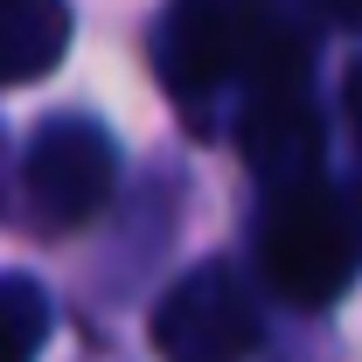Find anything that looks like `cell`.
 Segmentation results:
<instances>
[{"mask_svg":"<svg viewBox=\"0 0 362 362\" xmlns=\"http://www.w3.org/2000/svg\"><path fill=\"white\" fill-rule=\"evenodd\" d=\"M70 7L63 0H0V84H28L63 63Z\"/></svg>","mask_w":362,"mask_h":362,"instance_id":"cell-6","label":"cell"},{"mask_svg":"<svg viewBox=\"0 0 362 362\" xmlns=\"http://www.w3.org/2000/svg\"><path fill=\"white\" fill-rule=\"evenodd\" d=\"M160 77L202 126V98L230 84H251V98L293 90L307 77V42L293 35L279 0H175L160 21Z\"/></svg>","mask_w":362,"mask_h":362,"instance_id":"cell-1","label":"cell"},{"mask_svg":"<svg viewBox=\"0 0 362 362\" xmlns=\"http://www.w3.org/2000/svg\"><path fill=\"white\" fill-rule=\"evenodd\" d=\"M49 334V300L28 279H0V362H35Z\"/></svg>","mask_w":362,"mask_h":362,"instance_id":"cell-7","label":"cell"},{"mask_svg":"<svg viewBox=\"0 0 362 362\" xmlns=\"http://www.w3.org/2000/svg\"><path fill=\"white\" fill-rule=\"evenodd\" d=\"M244 160L265 175V188H286V181H314L320 175V119L314 105L293 90H258L251 105H244Z\"/></svg>","mask_w":362,"mask_h":362,"instance_id":"cell-5","label":"cell"},{"mask_svg":"<svg viewBox=\"0 0 362 362\" xmlns=\"http://www.w3.org/2000/svg\"><path fill=\"white\" fill-rule=\"evenodd\" d=\"M307 7H314L327 28H356L362 21V0H307Z\"/></svg>","mask_w":362,"mask_h":362,"instance_id":"cell-8","label":"cell"},{"mask_svg":"<svg viewBox=\"0 0 362 362\" xmlns=\"http://www.w3.org/2000/svg\"><path fill=\"white\" fill-rule=\"evenodd\" d=\"M258 265L265 286L293 307H327L349 293V279L362 265V230L356 209L327 188V181H286L265 195L258 216Z\"/></svg>","mask_w":362,"mask_h":362,"instance_id":"cell-2","label":"cell"},{"mask_svg":"<svg viewBox=\"0 0 362 362\" xmlns=\"http://www.w3.org/2000/svg\"><path fill=\"white\" fill-rule=\"evenodd\" d=\"M251 341H258V307H251L244 279L223 265L188 272L153 307V349L168 362H244Z\"/></svg>","mask_w":362,"mask_h":362,"instance_id":"cell-3","label":"cell"},{"mask_svg":"<svg viewBox=\"0 0 362 362\" xmlns=\"http://www.w3.org/2000/svg\"><path fill=\"white\" fill-rule=\"evenodd\" d=\"M341 105H349V126L362 133V56H356V70H349V84H341Z\"/></svg>","mask_w":362,"mask_h":362,"instance_id":"cell-9","label":"cell"},{"mask_svg":"<svg viewBox=\"0 0 362 362\" xmlns=\"http://www.w3.org/2000/svg\"><path fill=\"white\" fill-rule=\"evenodd\" d=\"M112 175H119V153H112L105 126H90V119H49L28 139V168H21L35 216L56 230H77L84 216H98L112 195Z\"/></svg>","mask_w":362,"mask_h":362,"instance_id":"cell-4","label":"cell"}]
</instances>
